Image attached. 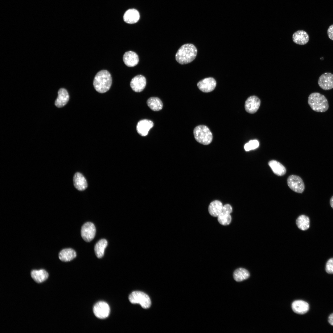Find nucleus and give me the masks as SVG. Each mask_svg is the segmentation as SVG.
<instances>
[{
  "label": "nucleus",
  "instance_id": "9",
  "mask_svg": "<svg viewBox=\"0 0 333 333\" xmlns=\"http://www.w3.org/2000/svg\"><path fill=\"white\" fill-rule=\"evenodd\" d=\"M232 212V208L230 205L226 204L223 206L221 212L217 217L219 223L223 225L229 224L232 220L230 214Z\"/></svg>",
  "mask_w": 333,
  "mask_h": 333
},
{
  "label": "nucleus",
  "instance_id": "7",
  "mask_svg": "<svg viewBox=\"0 0 333 333\" xmlns=\"http://www.w3.org/2000/svg\"><path fill=\"white\" fill-rule=\"evenodd\" d=\"M93 312L97 318L100 319H105L108 317L109 314L110 307L105 302L100 301L94 305Z\"/></svg>",
  "mask_w": 333,
  "mask_h": 333
},
{
  "label": "nucleus",
  "instance_id": "1",
  "mask_svg": "<svg viewBox=\"0 0 333 333\" xmlns=\"http://www.w3.org/2000/svg\"><path fill=\"white\" fill-rule=\"evenodd\" d=\"M197 54V49L193 44L187 43L182 46L175 55L176 61L181 64H186L193 61Z\"/></svg>",
  "mask_w": 333,
  "mask_h": 333
},
{
  "label": "nucleus",
  "instance_id": "11",
  "mask_svg": "<svg viewBox=\"0 0 333 333\" xmlns=\"http://www.w3.org/2000/svg\"><path fill=\"white\" fill-rule=\"evenodd\" d=\"M216 81L212 77L204 78L199 81L197 84L199 89L204 92H208L212 91L216 86Z\"/></svg>",
  "mask_w": 333,
  "mask_h": 333
},
{
  "label": "nucleus",
  "instance_id": "28",
  "mask_svg": "<svg viewBox=\"0 0 333 333\" xmlns=\"http://www.w3.org/2000/svg\"><path fill=\"white\" fill-rule=\"evenodd\" d=\"M310 221L307 216L302 215L299 216L296 220V224L298 228L301 230L305 231L310 227Z\"/></svg>",
  "mask_w": 333,
  "mask_h": 333
},
{
  "label": "nucleus",
  "instance_id": "20",
  "mask_svg": "<svg viewBox=\"0 0 333 333\" xmlns=\"http://www.w3.org/2000/svg\"><path fill=\"white\" fill-rule=\"evenodd\" d=\"M140 18L138 12L134 9L127 10L125 13L123 18L125 22L129 24H134L137 23Z\"/></svg>",
  "mask_w": 333,
  "mask_h": 333
},
{
  "label": "nucleus",
  "instance_id": "16",
  "mask_svg": "<svg viewBox=\"0 0 333 333\" xmlns=\"http://www.w3.org/2000/svg\"><path fill=\"white\" fill-rule=\"evenodd\" d=\"M292 308L295 313L299 314H304L309 310V306L308 303L304 301L298 300L294 301L292 304Z\"/></svg>",
  "mask_w": 333,
  "mask_h": 333
},
{
  "label": "nucleus",
  "instance_id": "33",
  "mask_svg": "<svg viewBox=\"0 0 333 333\" xmlns=\"http://www.w3.org/2000/svg\"><path fill=\"white\" fill-rule=\"evenodd\" d=\"M330 203L331 207L333 209V195L330 199Z\"/></svg>",
  "mask_w": 333,
  "mask_h": 333
},
{
  "label": "nucleus",
  "instance_id": "27",
  "mask_svg": "<svg viewBox=\"0 0 333 333\" xmlns=\"http://www.w3.org/2000/svg\"><path fill=\"white\" fill-rule=\"evenodd\" d=\"M147 104L149 107L154 111H158L161 110L163 106V104L160 99L157 97H151L148 99Z\"/></svg>",
  "mask_w": 333,
  "mask_h": 333
},
{
  "label": "nucleus",
  "instance_id": "21",
  "mask_svg": "<svg viewBox=\"0 0 333 333\" xmlns=\"http://www.w3.org/2000/svg\"><path fill=\"white\" fill-rule=\"evenodd\" d=\"M31 274L32 278L38 283L44 282L47 279L49 276L47 272L44 269L32 270Z\"/></svg>",
  "mask_w": 333,
  "mask_h": 333
},
{
  "label": "nucleus",
  "instance_id": "2",
  "mask_svg": "<svg viewBox=\"0 0 333 333\" xmlns=\"http://www.w3.org/2000/svg\"><path fill=\"white\" fill-rule=\"evenodd\" d=\"M112 79L110 73L107 70H101L96 75L94 79L93 85L95 89L100 93H104L110 89Z\"/></svg>",
  "mask_w": 333,
  "mask_h": 333
},
{
  "label": "nucleus",
  "instance_id": "26",
  "mask_svg": "<svg viewBox=\"0 0 333 333\" xmlns=\"http://www.w3.org/2000/svg\"><path fill=\"white\" fill-rule=\"evenodd\" d=\"M250 276L249 272L246 269L240 268L236 269L234 272L233 276L234 280L238 282L242 281L248 279Z\"/></svg>",
  "mask_w": 333,
  "mask_h": 333
},
{
  "label": "nucleus",
  "instance_id": "31",
  "mask_svg": "<svg viewBox=\"0 0 333 333\" xmlns=\"http://www.w3.org/2000/svg\"><path fill=\"white\" fill-rule=\"evenodd\" d=\"M327 33L329 38L333 40V24L329 27L327 31Z\"/></svg>",
  "mask_w": 333,
  "mask_h": 333
},
{
  "label": "nucleus",
  "instance_id": "12",
  "mask_svg": "<svg viewBox=\"0 0 333 333\" xmlns=\"http://www.w3.org/2000/svg\"><path fill=\"white\" fill-rule=\"evenodd\" d=\"M260 103V100L258 97L255 96H250L247 98L245 102V110L249 113H254L258 109Z\"/></svg>",
  "mask_w": 333,
  "mask_h": 333
},
{
  "label": "nucleus",
  "instance_id": "24",
  "mask_svg": "<svg viewBox=\"0 0 333 333\" xmlns=\"http://www.w3.org/2000/svg\"><path fill=\"white\" fill-rule=\"evenodd\" d=\"M268 164L273 173L277 175L282 176L286 173L285 167L278 162L275 160H272L269 162Z\"/></svg>",
  "mask_w": 333,
  "mask_h": 333
},
{
  "label": "nucleus",
  "instance_id": "8",
  "mask_svg": "<svg viewBox=\"0 0 333 333\" xmlns=\"http://www.w3.org/2000/svg\"><path fill=\"white\" fill-rule=\"evenodd\" d=\"M96 232V228L94 224L91 222H87L82 226L81 235L84 241L89 242L94 238Z\"/></svg>",
  "mask_w": 333,
  "mask_h": 333
},
{
  "label": "nucleus",
  "instance_id": "29",
  "mask_svg": "<svg viewBox=\"0 0 333 333\" xmlns=\"http://www.w3.org/2000/svg\"><path fill=\"white\" fill-rule=\"evenodd\" d=\"M259 146L258 141L256 140H251L246 143L244 146V149L245 151H249L254 150L257 148Z\"/></svg>",
  "mask_w": 333,
  "mask_h": 333
},
{
  "label": "nucleus",
  "instance_id": "15",
  "mask_svg": "<svg viewBox=\"0 0 333 333\" xmlns=\"http://www.w3.org/2000/svg\"><path fill=\"white\" fill-rule=\"evenodd\" d=\"M123 62L126 65L129 67L136 66L139 62V58L136 53L132 51L126 52L123 57Z\"/></svg>",
  "mask_w": 333,
  "mask_h": 333
},
{
  "label": "nucleus",
  "instance_id": "5",
  "mask_svg": "<svg viewBox=\"0 0 333 333\" xmlns=\"http://www.w3.org/2000/svg\"><path fill=\"white\" fill-rule=\"evenodd\" d=\"M129 299L133 304H140L144 308L150 307L151 302L149 296L144 293L140 291H134L129 295Z\"/></svg>",
  "mask_w": 333,
  "mask_h": 333
},
{
  "label": "nucleus",
  "instance_id": "18",
  "mask_svg": "<svg viewBox=\"0 0 333 333\" xmlns=\"http://www.w3.org/2000/svg\"><path fill=\"white\" fill-rule=\"evenodd\" d=\"M58 97L55 101V105L61 108L65 105L69 100V95L67 90L64 88L60 89L58 92Z\"/></svg>",
  "mask_w": 333,
  "mask_h": 333
},
{
  "label": "nucleus",
  "instance_id": "10",
  "mask_svg": "<svg viewBox=\"0 0 333 333\" xmlns=\"http://www.w3.org/2000/svg\"><path fill=\"white\" fill-rule=\"evenodd\" d=\"M318 83L319 87L325 90L333 88V74L326 72L322 74L319 78Z\"/></svg>",
  "mask_w": 333,
  "mask_h": 333
},
{
  "label": "nucleus",
  "instance_id": "13",
  "mask_svg": "<svg viewBox=\"0 0 333 333\" xmlns=\"http://www.w3.org/2000/svg\"><path fill=\"white\" fill-rule=\"evenodd\" d=\"M146 84V78L141 75H138L133 78L130 82V86L135 92H140L144 89Z\"/></svg>",
  "mask_w": 333,
  "mask_h": 333
},
{
  "label": "nucleus",
  "instance_id": "14",
  "mask_svg": "<svg viewBox=\"0 0 333 333\" xmlns=\"http://www.w3.org/2000/svg\"><path fill=\"white\" fill-rule=\"evenodd\" d=\"M153 122L150 120L143 119L139 121L136 126L138 133L142 136L148 134L149 130L153 126Z\"/></svg>",
  "mask_w": 333,
  "mask_h": 333
},
{
  "label": "nucleus",
  "instance_id": "32",
  "mask_svg": "<svg viewBox=\"0 0 333 333\" xmlns=\"http://www.w3.org/2000/svg\"><path fill=\"white\" fill-rule=\"evenodd\" d=\"M328 321L331 325L333 326V313L330 314L329 316Z\"/></svg>",
  "mask_w": 333,
  "mask_h": 333
},
{
  "label": "nucleus",
  "instance_id": "6",
  "mask_svg": "<svg viewBox=\"0 0 333 333\" xmlns=\"http://www.w3.org/2000/svg\"><path fill=\"white\" fill-rule=\"evenodd\" d=\"M287 183L290 188L297 193H301L305 189V185L303 180L298 176L290 175L287 179Z\"/></svg>",
  "mask_w": 333,
  "mask_h": 333
},
{
  "label": "nucleus",
  "instance_id": "3",
  "mask_svg": "<svg viewBox=\"0 0 333 333\" xmlns=\"http://www.w3.org/2000/svg\"><path fill=\"white\" fill-rule=\"evenodd\" d=\"M308 98V104L313 111L323 113L328 109V101L323 95L318 92H313L309 95Z\"/></svg>",
  "mask_w": 333,
  "mask_h": 333
},
{
  "label": "nucleus",
  "instance_id": "25",
  "mask_svg": "<svg viewBox=\"0 0 333 333\" xmlns=\"http://www.w3.org/2000/svg\"><path fill=\"white\" fill-rule=\"evenodd\" d=\"M107 245V241L105 239H101L97 242L94 247L95 253L97 257L101 258L103 257Z\"/></svg>",
  "mask_w": 333,
  "mask_h": 333
},
{
  "label": "nucleus",
  "instance_id": "4",
  "mask_svg": "<svg viewBox=\"0 0 333 333\" xmlns=\"http://www.w3.org/2000/svg\"><path fill=\"white\" fill-rule=\"evenodd\" d=\"M193 134L195 139L200 144L208 145L212 141V134L206 125H200L196 126L194 130Z\"/></svg>",
  "mask_w": 333,
  "mask_h": 333
},
{
  "label": "nucleus",
  "instance_id": "22",
  "mask_svg": "<svg viewBox=\"0 0 333 333\" xmlns=\"http://www.w3.org/2000/svg\"><path fill=\"white\" fill-rule=\"evenodd\" d=\"M76 253L75 251L71 248H66L62 250L59 253V257L63 261H69L75 258Z\"/></svg>",
  "mask_w": 333,
  "mask_h": 333
},
{
  "label": "nucleus",
  "instance_id": "19",
  "mask_svg": "<svg viewBox=\"0 0 333 333\" xmlns=\"http://www.w3.org/2000/svg\"><path fill=\"white\" fill-rule=\"evenodd\" d=\"M293 41L295 43L301 45L306 44L309 41V36L306 32L303 30H298L293 35Z\"/></svg>",
  "mask_w": 333,
  "mask_h": 333
},
{
  "label": "nucleus",
  "instance_id": "17",
  "mask_svg": "<svg viewBox=\"0 0 333 333\" xmlns=\"http://www.w3.org/2000/svg\"><path fill=\"white\" fill-rule=\"evenodd\" d=\"M73 182L75 187L79 191L84 190L88 187L86 180L83 175L80 172H77L75 174L73 178Z\"/></svg>",
  "mask_w": 333,
  "mask_h": 333
},
{
  "label": "nucleus",
  "instance_id": "30",
  "mask_svg": "<svg viewBox=\"0 0 333 333\" xmlns=\"http://www.w3.org/2000/svg\"><path fill=\"white\" fill-rule=\"evenodd\" d=\"M325 270L329 274H333V258L330 259L327 262Z\"/></svg>",
  "mask_w": 333,
  "mask_h": 333
},
{
  "label": "nucleus",
  "instance_id": "23",
  "mask_svg": "<svg viewBox=\"0 0 333 333\" xmlns=\"http://www.w3.org/2000/svg\"><path fill=\"white\" fill-rule=\"evenodd\" d=\"M223 205L222 203L217 200L212 202L208 207V212L213 217H218L222 212Z\"/></svg>",
  "mask_w": 333,
  "mask_h": 333
}]
</instances>
